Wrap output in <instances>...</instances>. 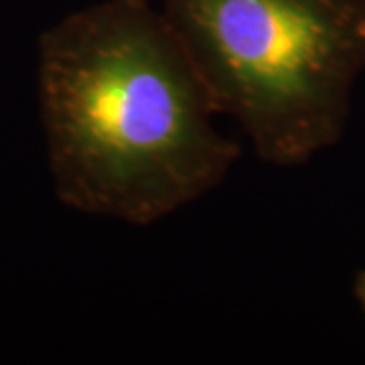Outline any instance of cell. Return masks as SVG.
I'll list each match as a JSON object with an SVG mask.
<instances>
[{"mask_svg":"<svg viewBox=\"0 0 365 365\" xmlns=\"http://www.w3.org/2000/svg\"><path fill=\"white\" fill-rule=\"evenodd\" d=\"M39 104L55 193L81 213L153 225L240 157L153 0H102L45 31Z\"/></svg>","mask_w":365,"mask_h":365,"instance_id":"6da1fadb","label":"cell"},{"mask_svg":"<svg viewBox=\"0 0 365 365\" xmlns=\"http://www.w3.org/2000/svg\"><path fill=\"white\" fill-rule=\"evenodd\" d=\"M355 297H357L361 309L365 311V270L357 274V278H355Z\"/></svg>","mask_w":365,"mask_h":365,"instance_id":"3957f363","label":"cell"},{"mask_svg":"<svg viewBox=\"0 0 365 365\" xmlns=\"http://www.w3.org/2000/svg\"><path fill=\"white\" fill-rule=\"evenodd\" d=\"M217 114L256 155L302 165L335 144L365 69V0H163Z\"/></svg>","mask_w":365,"mask_h":365,"instance_id":"7a4b0ae2","label":"cell"}]
</instances>
